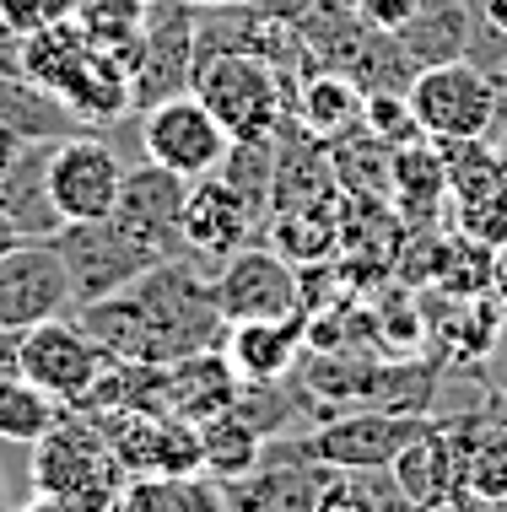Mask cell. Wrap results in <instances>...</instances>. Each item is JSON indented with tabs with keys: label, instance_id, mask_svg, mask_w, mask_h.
<instances>
[{
	"label": "cell",
	"instance_id": "obj_1",
	"mask_svg": "<svg viewBox=\"0 0 507 512\" xmlns=\"http://www.w3.org/2000/svg\"><path fill=\"white\" fill-rule=\"evenodd\" d=\"M22 76L38 81L44 92H54L71 114L87 124H114L135 108V81H130V65L114 60V54L92 49L87 33L71 22H54V27H38L27 33L22 44Z\"/></svg>",
	"mask_w": 507,
	"mask_h": 512
},
{
	"label": "cell",
	"instance_id": "obj_2",
	"mask_svg": "<svg viewBox=\"0 0 507 512\" xmlns=\"http://www.w3.org/2000/svg\"><path fill=\"white\" fill-rule=\"evenodd\" d=\"M119 292L130 297V308L146 329V362H178V356L195 351H216L227 335V318L216 308V286L200 270V254L162 259Z\"/></svg>",
	"mask_w": 507,
	"mask_h": 512
},
{
	"label": "cell",
	"instance_id": "obj_3",
	"mask_svg": "<svg viewBox=\"0 0 507 512\" xmlns=\"http://www.w3.org/2000/svg\"><path fill=\"white\" fill-rule=\"evenodd\" d=\"M27 480L38 496H54L71 512H114L130 475L114 459L103 426L87 410H65L54 432L27 453Z\"/></svg>",
	"mask_w": 507,
	"mask_h": 512
},
{
	"label": "cell",
	"instance_id": "obj_4",
	"mask_svg": "<svg viewBox=\"0 0 507 512\" xmlns=\"http://www.w3.org/2000/svg\"><path fill=\"white\" fill-rule=\"evenodd\" d=\"M189 92L211 108L232 141H276L297 98L292 76L265 54H205Z\"/></svg>",
	"mask_w": 507,
	"mask_h": 512
},
{
	"label": "cell",
	"instance_id": "obj_5",
	"mask_svg": "<svg viewBox=\"0 0 507 512\" xmlns=\"http://www.w3.org/2000/svg\"><path fill=\"white\" fill-rule=\"evenodd\" d=\"M405 103L427 141H486L502 124V87L475 60H448L416 71Z\"/></svg>",
	"mask_w": 507,
	"mask_h": 512
},
{
	"label": "cell",
	"instance_id": "obj_6",
	"mask_svg": "<svg viewBox=\"0 0 507 512\" xmlns=\"http://www.w3.org/2000/svg\"><path fill=\"white\" fill-rule=\"evenodd\" d=\"M432 426V415H394L378 405L340 410L308 432H286L297 453L330 464V469H389L400 453Z\"/></svg>",
	"mask_w": 507,
	"mask_h": 512
},
{
	"label": "cell",
	"instance_id": "obj_7",
	"mask_svg": "<svg viewBox=\"0 0 507 512\" xmlns=\"http://www.w3.org/2000/svg\"><path fill=\"white\" fill-rule=\"evenodd\" d=\"M200 65V6L195 0H146V33L135 60V108H152L162 98L195 87Z\"/></svg>",
	"mask_w": 507,
	"mask_h": 512
},
{
	"label": "cell",
	"instance_id": "obj_8",
	"mask_svg": "<svg viewBox=\"0 0 507 512\" xmlns=\"http://www.w3.org/2000/svg\"><path fill=\"white\" fill-rule=\"evenodd\" d=\"M232 135L216 124V114L205 108L195 92H178V98H162L141 114V151L146 162L168 168L178 178H205L222 168Z\"/></svg>",
	"mask_w": 507,
	"mask_h": 512
},
{
	"label": "cell",
	"instance_id": "obj_9",
	"mask_svg": "<svg viewBox=\"0 0 507 512\" xmlns=\"http://www.w3.org/2000/svg\"><path fill=\"white\" fill-rule=\"evenodd\" d=\"M184 195H189V178H178L157 162H141V168L125 173V189H119V205H114V227L141 248L152 265L162 259H184L189 243H184Z\"/></svg>",
	"mask_w": 507,
	"mask_h": 512
},
{
	"label": "cell",
	"instance_id": "obj_10",
	"mask_svg": "<svg viewBox=\"0 0 507 512\" xmlns=\"http://www.w3.org/2000/svg\"><path fill=\"white\" fill-rule=\"evenodd\" d=\"M119 189H125V168L119 151L92 130H76L49 151V200L60 221H103L114 216Z\"/></svg>",
	"mask_w": 507,
	"mask_h": 512
},
{
	"label": "cell",
	"instance_id": "obj_11",
	"mask_svg": "<svg viewBox=\"0 0 507 512\" xmlns=\"http://www.w3.org/2000/svg\"><path fill=\"white\" fill-rule=\"evenodd\" d=\"M108 362H114V356H108L71 313L22 329V378H33L38 389H49L60 405H81V399L92 394V383L108 372Z\"/></svg>",
	"mask_w": 507,
	"mask_h": 512
},
{
	"label": "cell",
	"instance_id": "obj_12",
	"mask_svg": "<svg viewBox=\"0 0 507 512\" xmlns=\"http://www.w3.org/2000/svg\"><path fill=\"white\" fill-rule=\"evenodd\" d=\"M103 426L114 459L125 464V475H195L205 469L200 459V426L178 421L162 410H114V415H92Z\"/></svg>",
	"mask_w": 507,
	"mask_h": 512
},
{
	"label": "cell",
	"instance_id": "obj_13",
	"mask_svg": "<svg viewBox=\"0 0 507 512\" xmlns=\"http://www.w3.org/2000/svg\"><path fill=\"white\" fill-rule=\"evenodd\" d=\"M49 243L60 248L65 270H71L76 308H87V302L119 292V286L135 281V275L152 270V259H146L141 248H135L108 216H103V221H65V227L54 232Z\"/></svg>",
	"mask_w": 507,
	"mask_h": 512
},
{
	"label": "cell",
	"instance_id": "obj_14",
	"mask_svg": "<svg viewBox=\"0 0 507 512\" xmlns=\"http://www.w3.org/2000/svg\"><path fill=\"white\" fill-rule=\"evenodd\" d=\"M335 469L292 448V437H270L259 464L238 480H222L227 512H313Z\"/></svg>",
	"mask_w": 507,
	"mask_h": 512
},
{
	"label": "cell",
	"instance_id": "obj_15",
	"mask_svg": "<svg viewBox=\"0 0 507 512\" xmlns=\"http://www.w3.org/2000/svg\"><path fill=\"white\" fill-rule=\"evenodd\" d=\"M76 313L71 270L54 243H22L0 259V329H33Z\"/></svg>",
	"mask_w": 507,
	"mask_h": 512
},
{
	"label": "cell",
	"instance_id": "obj_16",
	"mask_svg": "<svg viewBox=\"0 0 507 512\" xmlns=\"http://www.w3.org/2000/svg\"><path fill=\"white\" fill-rule=\"evenodd\" d=\"M211 286H216V308H222L227 324L303 313V302H297V265L281 259L276 248H238V254H227L216 265Z\"/></svg>",
	"mask_w": 507,
	"mask_h": 512
},
{
	"label": "cell",
	"instance_id": "obj_17",
	"mask_svg": "<svg viewBox=\"0 0 507 512\" xmlns=\"http://www.w3.org/2000/svg\"><path fill=\"white\" fill-rule=\"evenodd\" d=\"M243 378L232 372L227 351H195V356H178V362H152V394H146V410L178 415V421L200 426L211 415L232 410Z\"/></svg>",
	"mask_w": 507,
	"mask_h": 512
},
{
	"label": "cell",
	"instance_id": "obj_18",
	"mask_svg": "<svg viewBox=\"0 0 507 512\" xmlns=\"http://www.w3.org/2000/svg\"><path fill=\"white\" fill-rule=\"evenodd\" d=\"M259 227H265V216H259L222 173L189 178V195H184V243H189V254L222 265L227 254L249 248V238Z\"/></svg>",
	"mask_w": 507,
	"mask_h": 512
},
{
	"label": "cell",
	"instance_id": "obj_19",
	"mask_svg": "<svg viewBox=\"0 0 507 512\" xmlns=\"http://www.w3.org/2000/svg\"><path fill=\"white\" fill-rule=\"evenodd\" d=\"M389 480L400 486V496L410 507H427V512H448L464 496L459 480V442L448 432L443 415H432V426L421 432L400 459L389 464Z\"/></svg>",
	"mask_w": 507,
	"mask_h": 512
},
{
	"label": "cell",
	"instance_id": "obj_20",
	"mask_svg": "<svg viewBox=\"0 0 507 512\" xmlns=\"http://www.w3.org/2000/svg\"><path fill=\"white\" fill-rule=\"evenodd\" d=\"M222 351L232 372L243 383H270L297 372L308 351V313H286V318H243V324H227Z\"/></svg>",
	"mask_w": 507,
	"mask_h": 512
},
{
	"label": "cell",
	"instance_id": "obj_21",
	"mask_svg": "<svg viewBox=\"0 0 507 512\" xmlns=\"http://www.w3.org/2000/svg\"><path fill=\"white\" fill-rule=\"evenodd\" d=\"M389 200L400 211L405 227L432 232L437 216L448 205V168H443V146L427 135H410L394 146V178H389Z\"/></svg>",
	"mask_w": 507,
	"mask_h": 512
},
{
	"label": "cell",
	"instance_id": "obj_22",
	"mask_svg": "<svg viewBox=\"0 0 507 512\" xmlns=\"http://www.w3.org/2000/svg\"><path fill=\"white\" fill-rule=\"evenodd\" d=\"M475 33H481V11L475 0H421L416 17H410L400 33V49L416 71L427 65H448V60H470Z\"/></svg>",
	"mask_w": 507,
	"mask_h": 512
},
{
	"label": "cell",
	"instance_id": "obj_23",
	"mask_svg": "<svg viewBox=\"0 0 507 512\" xmlns=\"http://www.w3.org/2000/svg\"><path fill=\"white\" fill-rule=\"evenodd\" d=\"M49 151H54V141H27L22 157L11 162L6 184H0V205H6V216L17 221V232L27 243H49L65 227L49 200Z\"/></svg>",
	"mask_w": 507,
	"mask_h": 512
},
{
	"label": "cell",
	"instance_id": "obj_24",
	"mask_svg": "<svg viewBox=\"0 0 507 512\" xmlns=\"http://www.w3.org/2000/svg\"><path fill=\"white\" fill-rule=\"evenodd\" d=\"M362 114H367V92L346 71H313V76H303V87L292 98V119L324 146L362 130Z\"/></svg>",
	"mask_w": 507,
	"mask_h": 512
},
{
	"label": "cell",
	"instance_id": "obj_25",
	"mask_svg": "<svg viewBox=\"0 0 507 512\" xmlns=\"http://www.w3.org/2000/svg\"><path fill=\"white\" fill-rule=\"evenodd\" d=\"M114 512H227V491L216 475H135L125 480Z\"/></svg>",
	"mask_w": 507,
	"mask_h": 512
},
{
	"label": "cell",
	"instance_id": "obj_26",
	"mask_svg": "<svg viewBox=\"0 0 507 512\" xmlns=\"http://www.w3.org/2000/svg\"><path fill=\"white\" fill-rule=\"evenodd\" d=\"M0 124H11L22 141H65V135L87 130L54 92L27 76H0Z\"/></svg>",
	"mask_w": 507,
	"mask_h": 512
},
{
	"label": "cell",
	"instance_id": "obj_27",
	"mask_svg": "<svg viewBox=\"0 0 507 512\" xmlns=\"http://www.w3.org/2000/svg\"><path fill=\"white\" fill-rule=\"evenodd\" d=\"M340 205H292V211H270L265 232L270 248L292 265H319L340 248Z\"/></svg>",
	"mask_w": 507,
	"mask_h": 512
},
{
	"label": "cell",
	"instance_id": "obj_28",
	"mask_svg": "<svg viewBox=\"0 0 507 512\" xmlns=\"http://www.w3.org/2000/svg\"><path fill=\"white\" fill-rule=\"evenodd\" d=\"M76 27L87 33L92 49L125 60L130 65V81H135L141 33H146V0H81V6H76Z\"/></svg>",
	"mask_w": 507,
	"mask_h": 512
},
{
	"label": "cell",
	"instance_id": "obj_29",
	"mask_svg": "<svg viewBox=\"0 0 507 512\" xmlns=\"http://www.w3.org/2000/svg\"><path fill=\"white\" fill-rule=\"evenodd\" d=\"M71 410L33 378H0V442L6 448H33L54 432V421Z\"/></svg>",
	"mask_w": 507,
	"mask_h": 512
},
{
	"label": "cell",
	"instance_id": "obj_30",
	"mask_svg": "<svg viewBox=\"0 0 507 512\" xmlns=\"http://www.w3.org/2000/svg\"><path fill=\"white\" fill-rule=\"evenodd\" d=\"M259 453H265V437H259L254 426H243L232 410L211 415V421H200V459H205V475L238 480V475H249V469L259 464Z\"/></svg>",
	"mask_w": 507,
	"mask_h": 512
},
{
	"label": "cell",
	"instance_id": "obj_31",
	"mask_svg": "<svg viewBox=\"0 0 507 512\" xmlns=\"http://www.w3.org/2000/svg\"><path fill=\"white\" fill-rule=\"evenodd\" d=\"M216 173H222L259 216H270V195H276V141H232Z\"/></svg>",
	"mask_w": 507,
	"mask_h": 512
},
{
	"label": "cell",
	"instance_id": "obj_32",
	"mask_svg": "<svg viewBox=\"0 0 507 512\" xmlns=\"http://www.w3.org/2000/svg\"><path fill=\"white\" fill-rule=\"evenodd\" d=\"M378 475L383 469H335L313 512H378Z\"/></svg>",
	"mask_w": 507,
	"mask_h": 512
},
{
	"label": "cell",
	"instance_id": "obj_33",
	"mask_svg": "<svg viewBox=\"0 0 507 512\" xmlns=\"http://www.w3.org/2000/svg\"><path fill=\"white\" fill-rule=\"evenodd\" d=\"M81 0H0V17H6L17 33H38V27L71 22Z\"/></svg>",
	"mask_w": 507,
	"mask_h": 512
},
{
	"label": "cell",
	"instance_id": "obj_34",
	"mask_svg": "<svg viewBox=\"0 0 507 512\" xmlns=\"http://www.w3.org/2000/svg\"><path fill=\"white\" fill-rule=\"evenodd\" d=\"M421 0H356V11H362L367 27H378V33H400V27L416 17Z\"/></svg>",
	"mask_w": 507,
	"mask_h": 512
},
{
	"label": "cell",
	"instance_id": "obj_35",
	"mask_svg": "<svg viewBox=\"0 0 507 512\" xmlns=\"http://www.w3.org/2000/svg\"><path fill=\"white\" fill-rule=\"evenodd\" d=\"M22 44H27V33H17L0 17V76H22Z\"/></svg>",
	"mask_w": 507,
	"mask_h": 512
},
{
	"label": "cell",
	"instance_id": "obj_36",
	"mask_svg": "<svg viewBox=\"0 0 507 512\" xmlns=\"http://www.w3.org/2000/svg\"><path fill=\"white\" fill-rule=\"evenodd\" d=\"M0 378H22V329H0Z\"/></svg>",
	"mask_w": 507,
	"mask_h": 512
},
{
	"label": "cell",
	"instance_id": "obj_37",
	"mask_svg": "<svg viewBox=\"0 0 507 512\" xmlns=\"http://www.w3.org/2000/svg\"><path fill=\"white\" fill-rule=\"evenodd\" d=\"M378 512H427V507H410L400 496V486L389 480V469H383V475H378Z\"/></svg>",
	"mask_w": 507,
	"mask_h": 512
},
{
	"label": "cell",
	"instance_id": "obj_38",
	"mask_svg": "<svg viewBox=\"0 0 507 512\" xmlns=\"http://www.w3.org/2000/svg\"><path fill=\"white\" fill-rule=\"evenodd\" d=\"M22 135L17 130H11V124H0V184H6V173H11V162H17L22 157Z\"/></svg>",
	"mask_w": 507,
	"mask_h": 512
},
{
	"label": "cell",
	"instance_id": "obj_39",
	"mask_svg": "<svg viewBox=\"0 0 507 512\" xmlns=\"http://www.w3.org/2000/svg\"><path fill=\"white\" fill-rule=\"evenodd\" d=\"M22 243H27V238H22V232H17V221L6 216V205H0V259H6L11 248H22Z\"/></svg>",
	"mask_w": 507,
	"mask_h": 512
},
{
	"label": "cell",
	"instance_id": "obj_40",
	"mask_svg": "<svg viewBox=\"0 0 507 512\" xmlns=\"http://www.w3.org/2000/svg\"><path fill=\"white\" fill-rule=\"evenodd\" d=\"M491 292H497L502 308H507V243L497 248V275H491Z\"/></svg>",
	"mask_w": 507,
	"mask_h": 512
},
{
	"label": "cell",
	"instance_id": "obj_41",
	"mask_svg": "<svg viewBox=\"0 0 507 512\" xmlns=\"http://www.w3.org/2000/svg\"><path fill=\"white\" fill-rule=\"evenodd\" d=\"M17 512H71V507H65V502H54V496H38V491H33V502H22Z\"/></svg>",
	"mask_w": 507,
	"mask_h": 512
},
{
	"label": "cell",
	"instance_id": "obj_42",
	"mask_svg": "<svg viewBox=\"0 0 507 512\" xmlns=\"http://www.w3.org/2000/svg\"><path fill=\"white\" fill-rule=\"evenodd\" d=\"M491 81H497V87L507 92V49H502V60H497V65H491Z\"/></svg>",
	"mask_w": 507,
	"mask_h": 512
},
{
	"label": "cell",
	"instance_id": "obj_43",
	"mask_svg": "<svg viewBox=\"0 0 507 512\" xmlns=\"http://www.w3.org/2000/svg\"><path fill=\"white\" fill-rule=\"evenodd\" d=\"M448 512H491V507H481V502H470V496H459V502L448 507Z\"/></svg>",
	"mask_w": 507,
	"mask_h": 512
},
{
	"label": "cell",
	"instance_id": "obj_44",
	"mask_svg": "<svg viewBox=\"0 0 507 512\" xmlns=\"http://www.w3.org/2000/svg\"><path fill=\"white\" fill-rule=\"evenodd\" d=\"M0 512H17V507H11V486H6V475H0Z\"/></svg>",
	"mask_w": 507,
	"mask_h": 512
},
{
	"label": "cell",
	"instance_id": "obj_45",
	"mask_svg": "<svg viewBox=\"0 0 507 512\" xmlns=\"http://www.w3.org/2000/svg\"><path fill=\"white\" fill-rule=\"evenodd\" d=\"M195 6H222V0H195Z\"/></svg>",
	"mask_w": 507,
	"mask_h": 512
},
{
	"label": "cell",
	"instance_id": "obj_46",
	"mask_svg": "<svg viewBox=\"0 0 507 512\" xmlns=\"http://www.w3.org/2000/svg\"><path fill=\"white\" fill-rule=\"evenodd\" d=\"M502 151H507V130H502Z\"/></svg>",
	"mask_w": 507,
	"mask_h": 512
},
{
	"label": "cell",
	"instance_id": "obj_47",
	"mask_svg": "<svg viewBox=\"0 0 507 512\" xmlns=\"http://www.w3.org/2000/svg\"><path fill=\"white\" fill-rule=\"evenodd\" d=\"M491 512H507V507H491Z\"/></svg>",
	"mask_w": 507,
	"mask_h": 512
}]
</instances>
